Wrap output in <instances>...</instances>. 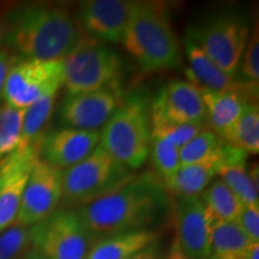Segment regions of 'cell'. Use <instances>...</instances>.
<instances>
[{
  "instance_id": "3",
  "label": "cell",
  "mask_w": 259,
  "mask_h": 259,
  "mask_svg": "<svg viewBox=\"0 0 259 259\" xmlns=\"http://www.w3.org/2000/svg\"><path fill=\"white\" fill-rule=\"evenodd\" d=\"M122 45L145 73L180 66V44L162 3H136Z\"/></svg>"
},
{
  "instance_id": "14",
  "label": "cell",
  "mask_w": 259,
  "mask_h": 259,
  "mask_svg": "<svg viewBox=\"0 0 259 259\" xmlns=\"http://www.w3.org/2000/svg\"><path fill=\"white\" fill-rule=\"evenodd\" d=\"M174 219V236L186 257L189 259H208L215 220L200 196L178 198Z\"/></svg>"
},
{
  "instance_id": "9",
  "label": "cell",
  "mask_w": 259,
  "mask_h": 259,
  "mask_svg": "<svg viewBox=\"0 0 259 259\" xmlns=\"http://www.w3.org/2000/svg\"><path fill=\"white\" fill-rule=\"evenodd\" d=\"M64 87V59H21L6 80L5 105L25 109Z\"/></svg>"
},
{
  "instance_id": "8",
  "label": "cell",
  "mask_w": 259,
  "mask_h": 259,
  "mask_svg": "<svg viewBox=\"0 0 259 259\" xmlns=\"http://www.w3.org/2000/svg\"><path fill=\"white\" fill-rule=\"evenodd\" d=\"M30 245L47 259H85L96 239L76 209L58 208L29 228Z\"/></svg>"
},
{
  "instance_id": "17",
  "label": "cell",
  "mask_w": 259,
  "mask_h": 259,
  "mask_svg": "<svg viewBox=\"0 0 259 259\" xmlns=\"http://www.w3.org/2000/svg\"><path fill=\"white\" fill-rule=\"evenodd\" d=\"M184 48L189 60L186 76L191 83L198 88L213 92L238 93L247 97L251 102L257 101L258 87L245 83L239 77L229 76L222 71L187 35L184 38Z\"/></svg>"
},
{
  "instance_id": "25",
  "label": "cell",
  "mask_w": 259,
  "mask_h": 259,
  "mask_svg": "<svg viewBox=\"0 0 259 259\" xmlns=\"http://www.w3.org/2000/svg\"><path fill=\"white\" fill-rule=\"evenodd\" d=\"M200 198L215 221L235 222L241 211L242 204L221 180H213Z\"/></svg>"
},
{
  "instance_id": "13",
  "label": "cell",
  "mask_w": 259,
  "mask_h": 259,
  "mask_svg": "<svg viewBox=\"0 0 259 259\" xmlns=\"http://www.w3.org/2000/svg\"><path fill=\"white\" fill-rule=\"evenodd\" d=\"M40 160V145L15 150L0 160V233L15 225L28 179Z\"/></svg>"
},
{
  "instance_id": "4",
  "label": "cell",
  "mask_w": 259,
  "mask_h": 259,
  "mask_svg": "<svg viewBox=\"0 0 259 259\" xmlns=\"http://www.w3.org/2000/svg\"><path fill=\"white\" fill-rule=\"evenodd\" d=\"M100 145L131 171L143 166L150 153L151 114L142 94L125 97L100 131Z\"/></svg>"
},
{
  "instance_id": "26",
  "label": "cell",
  "mask_w": 259,
  "mask_h": 259,
  "mask_svg": "<svg viewBox=\"0 0 259 259\" xmlns=\"http://www.w3.org/2000/svg\"><path fill=\"white\" fill-rule=\"evenodd\" d=\"M225 141L211 130H203L189 143L179 149L180 166L199 163L218 157Z\"/></svg>"
},
{
  "instance_id": "37",
  "label": "cell",
  "mask_w": 259,
  "mask_h": 259,
  "mask_svg": "<svg viewBox=\"0 0 259 259\" xmlns=\"http://www.w3.org/2000/svg\"><path fill=\"white\" fill-rule=\"evenodd\" d=\"M5 36H6V27L3 21H0V48H3V45H5Z\"/></svg>"
},
{
  "instance_id": "36",
  "label": "cell",
  "mask_w": 259,
  "mask_h": 259,
  "mask_svg": "<svg viewBox=\"0 0 259 259\" xmlns=\"http://www.w3.org/2000/svg\"><path fill=\"white\" fill-rule=\"evenodd\" d=\"M246 259H259V242H253L251 245Z\"/></svg>"
},
{
  "instance_id": "1",
  "label": "cell",
  "mask_w": 259,
  "mask_h": 259,
  "mask_svg": "<svg viewBox=\"0 0 259 259\" xmlns=\"http://www.w3.org/2000/svg\"><path fill=\"white\" fill-rule=\"evenodd\" d=\"M168 206L166 185L154 171L132 179L95 202L76 209L96 240L119 233L149 229Z\"/></svg>"
},
{
  "instance_id": "28",
  "label": "cell",
  "mask_w": 259,
  "mask_h": 259,
  "mask_svg": "<svg viewBox=\"0 0 259 259\" xmlns=\"http://www.w3.org/2000/svg\"><path fill=\"white\" fill-rule=\"evenodd\" d=\"M154 173L168 185L180 168L179 149L166 139L151 137L150 153Z\"/></svg>"
},
{
  "instance_id": "18",
  "label": "cell",
  "mask_w": 259,
  "mask_h": 259,
  "mask_svg": "<svg viewBox=\"0 0 259 259\" xmlns=\"http://www.w3.org/2000/svg\"><path fill=\"white\" fill-rule=\"evenodd\" d=\"M248 154L240 148L226 143L221 150L220 180L235 194L242 205L259 204L258 168L247 170Z\"/></svg>"
},
{
  "instance_id": "11",
  "label": "cell",
  "mask_w": 259,
  "mask_h": 259,
  "mask_svg": "<svg viewBox=\"0 0 259 259\" xmlns=\"http://www.w3.org/2000/svg\"><path fill=\"white\" fill-rule=\"evenodd\" d=\"M63 170L38 160L25 186L14 226L30 228L58 209L61 203Z\"/></svg>"
},
{
  "instance_id": "22",
  "label": "cell",
  "mask_w": 259,
  "mask_h": 259,
  "mask_svg": "<svg viewBox=\"0 0 259 259\" xmlns=\"http://www.w3.org/2000/svg\"><path fill=\"white\" fill-rule=\"evenodd\" d=\"M252 244L235 222L215 221L208 259H246Z\"/></svg>"
},
{
  "instance_id": "31",
  "label": "cell",
  "mask_w": 259,
  "mask_h": 259,
  "mask_svg": "<svg viewBox=\"0 0 259 259\" xmlns=\"http://www.w3.org/2000/svg\"><path fill=\"white\" fill-rule=\"evenodd\" d=\"M28 245H30L29 228L11 226L0 233V259H15Z\"/></svg>"
},
{
  "instance_id": "16",
  "label": "cell",
  "mask_w": 259,
  "mask_h": 259,
  "mask_svg": "<svg viewBox=\"0 0 259 259\" xmlns=\"http://www.w3.org/2000/svg\"><path fill=\"white\" fill-rule=\"evenodd\" d=\"M100 143V131L60 127L44 135L40 160L60 170L69 169L92 154Z\"/></svg>"
},
{
  "instance_id": "20",
  "label": "cell",
  "mask_w": 259,
  "mask_h": 259,
  "mask_svg": "<svg viewBox=\"0 0 259 259\" xmlns=\"http://www.w3.org/2000/svg\"><path fill=\"white\" fill-rule=\"evenodd\" d=\"M155 241L157 233L153 229L105 236L94 242L85 259H128Z\"/></svg>"
},
{
  "instance_id": "15",
  "label": "cell",
  "mask_w": 259,
  "mask_h": 259,
  "mask_svg": "<svg viewBox=\"0 0 259 259\" xmlns=\"http://www.w3.org/2000/svg\"><path fill=\"white\" fill-rule=\"evenodd\" d=\"M153 119L169 124H206L202 94L187 80H171L158 93L150 106Z\"/></svg>"
},
{
  "instance_id": "24",
  "label": "cell",
  "mask_w": 259,
  "mask_h": 259,
  "mask_svg": "<svg viewBox=\"0 0 259 259\" xmlns=\"http://www.w3.org/2000/svg\"><path fill=\"white\" fill-rule=\"evenodd\" d=\"M226 143L234 145L248 155L259 153V108L258 103H248L240 118L222 137Z\"/></svg>"
},
{
  "instance_id": "30",
  "label": "cell",
  "mask_w": 259,
  "mask_h": 259,
  "mask_svg": "<svg viewBox=\"0 0 259 259\" xmlns=\"http://www.w3.org/2000/svg\"><path fill=\"white\" fill-rule=\"evenodd\" d=\"M238 77L251 85H259V30L258 22L252 28L244 56L239 66Z\"/></svg>"
},
{
  "instance_id": "12",
  "label": "cell",
  "mask_w": 259,
  "mask_h": 259,
  "mask_svg": "<svg viewBox=\"0 0 259 259\" xmlns=\"http://www.w3.org/2000/svg\"><path fill=\"white\" fill-rule=\"evenodd\" d=\"M132 0H88L80 3L76 19L82 30L105 45L122 44L134 12Z\"/></svg>"
},
{
  "instance_id": "7",
  "label": "cell",
  "mask_w": 259,
  "mask_h": 259,
  "mask_svg": "<svg viewBox=\"0 0 259 259\" xmlns=\"http://www.w3.org/2000/svg\"><path fill=\"white\" fill-rule=\"evenodd\" d=\"M122 72L120 54L92 37L64 58V87L67 94L118 87Z\"/></svg>"
},
{
  "instance_id": "23",
  "label": "cell",
  "mask_w": 259,
  "mask_h": 259,
  "mask_svg": "<svg viewBox=\"0 0 259 259\" xmlns=\"http://www.w3.org/2000/svg\"><path fill=\"white\" fill-rule=\"evenodd\" d=\"M58 93L51 94L25 108L21 139L16 150H25L30 147L40 145L45 128L53 113Z\"/></svg>"
},
{
  "instance_id": "35",
  "label": "cell",
  "mask_w": 259,
  "mask_h": 259,
  "mask_svg": "<svg viewBox=\"0 0 259 259\" xmlns=\"http://www.w3.org/2000/svg\"><path fill=\"white\" fill-rule=\"evenodd\" d=\"M164 259H189L185 255V253H184L183 250H181L179 242H178L176 236L173 238V241H171L170 244L169 252H168V254L166 255V258Z\"/></svg>"
},
{
  "instance_id": "10",
  "label": "cell",
  "mask_w": 259,
  "mask_h": 259,
  "mask_svg": "<svg viewBox=\"0 0 259 259\" xmlns=\"http://www.w3.org/2000/svg\"><path fill=\"white\" fill-rule=\"evenodd\" d=\"M124 100V93L119 87L66 94L59 107L58 116L63 127L101 131Z\"/></svg>"
},
{
  "instance_id": "21",
  "label": "cell",
  "mask_w": 259,
  "mask_h": 259,
  "mask_svg": "<svg viewBox=\"0 0 259 259\" xmlns=\"http://www.w3.org/2000/svg\"><path fill=\"white\" fill-rule=\"evenodd\" d=\"M221 167V153L218 157L199 162V163L180 166L177 174L166 186L169 192L178 198L200 196L206 187L219 176Z\"/></svg>"
},
{
  "instance_id": "6",
  "label": "cell",
  "mask_w": 259,
  "mask_h": 259,
  "mask_svg": "<svg viewBox=\"0 0 259 259\" xmlns=\"http://www.w3.org/2000/svg\"><path fill=\"white\" fill-rule=\"evenodd\" d=\"M250 24L244 15L232 10L206 16L187 29L186 35L229 76L238 77L241 58L250 37Z\"/></svg>"
},
{
  "instance_id": "34",
  "label": "cell",
  "mask_w": 259,
  "mask_h": 259,
  "mask_svg": "<svg viewBox=\"0 0 259 259\" xmlns=\"http://www.w3.org/2000/svg\"><path fill=\"white\" fill-rule=\"evenodd\" d=\"M128 259H164V257L162 254L160 245L157 244V241H155Z\"/></svg>"
},
{
  "instance_id": "27",
  "label": "cell",
  "mask_w": 259,
  "mask_h": 259,
  "mask_svg": "<svg viewBox=\"0 0 259 259\" xmlns=\"http://www.w3.org/2000/svg\"><path fill=\"white\" fill-rule=\"evenodd\" d=\"M25 109L0 107V160L17 149L22 135Z\"/></svg>"
},
{
  "instance_id": "32",
  "label": "cell",
  "mask_w": 259,
  "mask_h": 259,
  "mask_svg": "<svg viewBox=\"0 0 259 259\" xmlns=\"http://www.w3.org/2000/svg\"><path fill=\"white\" fill-rule=\"evenodd\" d=\"M252 242H259V204L242 205L235 221Z\"/></svg>"
},
{
  "instance_id": "19",
  "label": "cell",
  "mask_w": 259,
  "mask_h": 259,
  "mask_svg": "<svg viewBox=\"0 0 259 259\" xmlns=\"http://www.w3.org/2000/svg\"><path fill=\"white\" fill-rule=\"evenodd\" d=\"M198 88V87H197ZM206 111V125L209 130L223 137L227 131L235 124L251 102L247 97L232 92H213L198 88Z\"/></svg>"
},
{
  "instance_id": "33",
  "label": "cell",
  "mask_w": 259,
  "mask_h": 259,
  "mask_svg": "<svg viewBox=\"0 0 259 259\" xmlns=\"http://www.w3.org/2000/svg\"><path fill=\"white\" fill-rule=\"evenodd\" d=\"M19 60L21 58L11 50H9L8 47L0 48V99H3L6 80H8L12 69L19 63Z\"/></svg>"
},
{
  "instance_id": "5",
  "label": "cell",
  "mask_w": 259,
  "mask_h": 259,
  "mask_svg": "<svg viewBox=\"0 0 259 259\" xmlns=\"http://www.w3.org/2000/svg\"><path fill=\"white\" fill-rule=\"evenodd\" d=\"M135 174L136 171L115 161L99 143L83 161L63 170L61 203L64 208L79 209L119 189Z\"/></svg>"
},
{
  "instance_id": "38",
  "label": "cell",
  "mask_w": 259,
  "mask_h": 259,
  "mask_svg": "<svg viewBox=\"0 0 259 259\" xmlns=\"http://www.w3.org/2000/svg\"><path fill=\"white\" fill-rule=\"evenodd\" d=\"M24 259H47V258L44 257L40 252H37L36 250H34V248H32V251L29 252V253L24 257Z\"/></svg>"
},
{
  "instance_id": "29",
  "label": "cell",
  "mask_w": 259,
  "mask_h": 259,
  "mask_svg": "<svg viewBox=\"0 0 259 259\" xmlns=\"http://www.w3.org/2000/svg\"><path fill=\"white\" fill-rule=\"evenodd\" d=\"M205 128L206 124H169L151 118V137L166 139L178 149L189 143Z\"/></svg>"
},
{
  "instance_id": "2",
  "label": "cell",
  "mask_w": 259,
  "mask_h": 259,
  "mask_svg": "<svg viewBox=\"0 0 259 259\" xmlns=\"http://www.w3.org/2000/svg\"><path fill=\"white\" fill-rule=\"evenodd\" d=\"M5 45L21 59H64L88 40L66 6L34 3L12 10Z\"/></svg>"
}]
</instances>
